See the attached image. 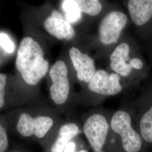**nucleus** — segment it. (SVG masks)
Instances as JSON below:
<instances>
[{"instance_id":"11","label":"nucleus","mask_w":152,"mask_h":152,"mask_svg":"<svg viewBox=\"0 0 152 152\" xmlns=\"http://www.w3.org/2000/svg\"><path fill=\"white\" fill-rule=\"evenodd\" d=\"M130 46L126 42L119 44L110 55V66L114 73L119 76L127 77L132 71L130 64Z\"/></svg>"},{"instance_id":"13","label":"nucleus","mask_w":152,"mask_h":152,"mask_svg":"<svg viewBox=\"0 0 152 152\" xmlns=\"http://www.w3.org/2000/svg\"><path fill=\"white\" fill-rule=\"evenodd\" d=\"M138 132L143 141L152 144V105L141 116Z\"/></svg>"},{"instance_id":"1","label":"nucleus","mask_w":152,"mask_h":152,"mask_svg":"<svg viewBox=\"0 0 152 152\" xmlns=\"http://www.w3.org/2000/svg\"><path fill=\"white\" fill-rule=\"evenodd\" d=\"M15 64L23 80L30 85H37L49 71V61L44 58L43 50L30 37L22 39Z\"/></svg>"},{"instance_id":"8","label":"nucleus","mask_w":152,"mask_h":152,"mask_svg":"<svg viewBox=\"0 0 152 152\" xmlns=\"http://www.w3.org/2000/svg\"><path fill=\"white\" fill-rule=\"evenodd\" d=\"M44 25L50 35L59 39L70 41L76 35L75 30L71 23L56 10L53 11L45 20Z\"/></svg>"},{"instance_id":"3","label":"nucleus","mask_w":152,"mask_h":152,"mask_svg":"<svg viewBox=\"0 0 152 152\" xmlns=\"http://www.w3.org/2000/svg\"><path fill=\"white\" fill-rule=\"evenodd\" d=\"M110 117L100 112L87 115L82 125V133L93 152H109Z\"/></svg>"},{"instance_id":"18","label":"nucleus","mask_w":152,"mask_h":152,"mask_svg":"<svg viewBox=\"0 0 152 152\" xmlns=\"http://www.w3.org/2000/svg\"><path fill=\"white\" fill-rule=\"evenodd\" d=\"M6 79H7L6 75L0 73V108H1L5 104Z\"/></svg>"},{"instance_id":"14","label":"nucleus","mask_w":152,"mask_h":152,"mask_svg":"<svg viewBox=\"0 0 152 152\" xmlns=\"http://www.w3.org/2000/svg\"><path fill=\"white\" fill-rule=\"evenodd\" d=\"M62 7L65 11V19L70 23H75L81 18V11L76 0H67L62 2Z\"/></svg>"},{"instance_id":"5","label":"nucleus","mask_w":152,"mask_h":152,"mask_svg":"<svg viewBox=\"0 0 152 152\" xmlns=\"http://www.w3.org/2000/svg\"><path fill=\"white\" fill-rule=\"evenodd\" d=\"M49 75L52 81L50 88V96L54 103L63 105L67 102L70 91L68 69L65 62L56 61L51 67Z\"/></svg>"},{"instance_id":"10","label":"nucleus","mask_w":152,"mask_h":152,"mask_svg":"<svg viewBox=\"0 0 152 152\" xmlns=\"http://www.w3.org/2000/svg\"><path fill=\"white\" fill-rule=\"evenodd\" d=\"M82 132V126L76 122L63 124L58 129L49 147V152H63L68 144Z\"/></svg>"},{"instance_id":"12","label":"nucleus","mask_w":152,"mask_h":152,"mask_svg":"<svg viewBox=\"0 0 152 152\" xmlns=\"http://www.w3.org/2000/svg\"><path fill=\"white\" fill-rule=\"evenodd\" d=\"M127 9L132 22L137 26L146 24L152 17V0H130Z\"/></svg>"},{"instance_id":"20","label":"nucleus","mask_w":152,"mask_h":152,"mask_svg":"<svg viewBox=\"0 0 152 152\" xmlns=\"http://www.w3.org/2000/svg\"><path fill=\"white\" fill-rule=\"evenodd\" d=\"M75 140L71 141L68 144L63 152H77L80 148H77L78 145Z\"/></svg>"},{"instance_id":"6","label":"nucleus","mask_w":152,"mask_h":152,"mask_svg":"<svg viewBox=\"0 0 152 152\" xmlns=\"http://www.w3.org/2000/svg\"><path fill=\"white\" fill-rule=\"evenodd\" d=\"M54 125V121L48 115L32 117L24 113L19 116L16 129L24 137L34 136L38 139H43L47 136Z\"/></svg>"},{"instance_id":"4","label":"nucleus","mask_w":152,"mask_h":152,"mask_svg":"<svg viewBox=\"0 0 152 152\" xmlns=\"http://www.w3.org/2000/svg\"><path fill=\"white\" fill-rule=\"evenodd\" d=\"M127 22V16L122 11L108 12L103 17L99 26L98 36L100 42L106 46L116 44Z\"/></svg>"},{"instance_id":"7","label":"nucleus","mask_w":152,"mask_h":152,"mask_svg":"<svg viewBox=\"0 0 152 152\" xmlns=\"http://www.w3.org/2000/svg\"><path fill=\"white\" fill-rule=\"evenodd\" d=\"M90 91L102 96L116 95L122 90L120 77L115 73H109L103 69L96 71L88 83Z\"/></svg>"},{"instance_id":"17","label":"nucleus","mask_w":152,"mask_h":152,"mask_svg":"<svg viewBox=\"0 0 152 152\" xmlns=\"http://www.w3.org/2000/svg\"><path fill=\"white\" fill-rule=\"evenodd\" d=\"M9 145V140L5 129L0 123V152H5Z\"/></svg>"},{"instance_id":"21","label":"nucleus","mask_w":152,"mask_h":152,"mask_svg":"<svg viewBox=\"0 0 152 152\" xmlns=\"http://www.w3.org/2000/svg\"><path fill=\"white\" fill-rule=\"evenodd\" d=\"M77 152H87V151L86 150H85V149H82V148H81V149H80L78 151H77Z\"/></svg>"},{"instance_id":"16","label":"nucleus","mask_w":152,"mask_h":152,"mask_svg":"<svg viewBox=\"0 0 152 152\" xmlns=\"http://www.w3.org/2000/svg\"><path fill=\"white\" fill-rule=\"evenodd\" d=\"M0 46L8 53H12L15 49L13 42L4 33H0Z\"/></svg>"},{"instance_id":"22","label":"nucleus","mask_w":152,"mask_h":152,"mask_svg":"<svg viewBox=\"0 0 152 152\" xmlns=\"http://www.w3.org/2000/svg\"><path fill=\"white\" fill-rule=\"evenodd\" d=\"M18 152V151H15V152Z\"/></svg>"},{"instance_id":"9","label":"nucleus","mask_w":152,"mask_h":152,"mask_svg":"<svg viewBox=\"0 0 152 152\" xmlns=\"http://www.w3.org/2000/svg\"><path fill=\"white\" fill-rule=\"evenodd\" d=\"M69 53L77 78L80 81L88 83L96 71L94 60L88 55L83 53L74 46L70 49Z\"/></svg>"},{"instance_id":"15","label":"nucleus","mask_w":152,"mask_h":152,"mask_svg":"<svg viewBox=\"0 0 152 152\" xmlns=\"http://www.w3.org/2000/svg\"><path fill=\"white\" fill-rule=\"evenodd\" d=\"M82 13H85L90 16L99 15L102 10V5L98 0H76Z\"/></svg>"},{"instance_id":"19","label":"nucleus","mask_w":152,"mask_h":152,"mask_svg":"<svg viewBox=\"0 0 152 152\" xmlns=\"http://www.w3.org/2000/svg\"><path fill=\"white\" fill-rule=\"evenodd\" d=\"M130 64L132 68L140 70L143 67V63L141 59L137 58H134L131 59Z\"/></svg>"},{"instance_id":"2","label":"nucleus","mask_w":152,"mask_h":152,"mask_svg":"<svg viewBox=\"0 0 152 152\" xmlns=\"http://www.w3.org/2000/svg\"><path fill=\"white\" fill-rule=\"evenodd\" d=\"M110 127L109 152H141L143 140L127 110L115 111L110 117Z\"/></svg>"}]
</instances>
